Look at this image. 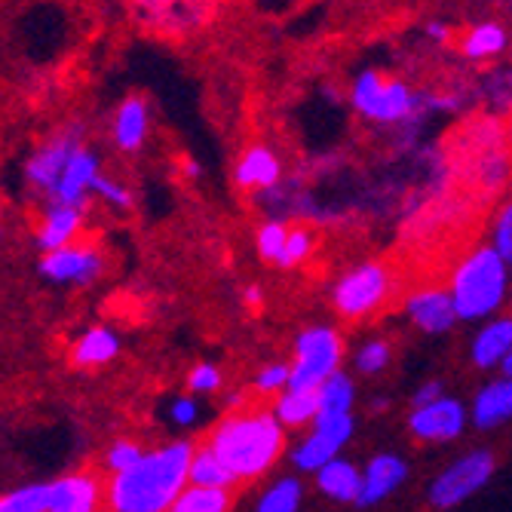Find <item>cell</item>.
<instances>
[{
  "label": "cell",
  "instance_id": "52a82bcc",
  "mask_svg": "<svg viewBox=\"0 0 512 512\" xmlns=\"http://www.w3.org/2000/svg\"><path fill=\"white\" fill-rule=\"evenodd\" d=\"M353 105L371 120L396 123L411 114V92L399 80H384L375 71H365L353 86Z\"/></svg>",
  "mask_w": 512,
  "mask_h": 512
},
{
  "label": "cell",
  "instance_id": "836d02e7",
  "mask_svg": "<svg viewBox=\"0 0 512 512\" xmlns=\"http://www.w3.org/2000/svg\"><path fill=\"white\" fill-rule=\"evenodd\" d=\"M494 246L497 252L512 261V200L503 206V212L497 215V224H494Z\"/></svg>",
  "mask_w": 512,
  "mask_h": 512
},
{
  "label": "cell",
  "instance_id": "7a4b0ae2",
  "mask_svg": "<svg viewBox=\"0 0 512 512\" xmlns=\"http://www.w3.org/2000/svg\"><path fill=\"white\" fill-rule=\"evenodd\" d=\"M283 421L270 414L267 408H246L224 417V421L212 430L209 448L224 460V467L237 476V482L258 479L267 473L276 457L283 454Z\"/></svg>",
  "mask_w": 512,
  "mask_h": 512
},
{
  "label": "cell",
  "instance_id": "f35d334b",
  "mask_svg": "<svg viewBox=\"0 0 512 512\" xmlns=\"http://www.w3.org/2000/svg\"><path fill=\"white\" fill-rule=\"evenodd\" d=\"M442 396V384L439 381H433V384H424L421 390H417V396H414V405H427V402H436Z\"/></svg>",
  "mask_w": 512,
  "mask_h": 512
},
{
  "label": "cell",
  "instance_id": "d590c367",
  "mask_svg": "<svg viewBox=\"0 0 512 512\" xmlns=\"http://www.w3.org/2000/svg\"><path fill=\"white\" fill-rule=\"evenodd\" d=\"M188 384H191L194 393H212V390H218L221 375H218V368H215V365H197V368L191 371Z\"/></svg>",
  "mask_w": 512,
  "mask_h": 512
},
{
  "label": "cell",
  "instance_id": "5bb4252c",
  "mask_svg": "<svg viewBox=\"0 0 512 512\" xmlns=\"http://www.w3.org/2000/svg\"><path fill=\"white\" fill-rule=\"evenodd\" d=\"M99 178V160L92 157L89 151L77 148L74 157L68 160L59 184H56V197L59 203H68V206H77L86 194V188H92V181Z\"/></svg>",
  "mask_w": 512,
  "mask_h": 512
},
{
  "label": "cell",
  "instance_id": "7bdbcfd3",
  "mask_svg": "<svg viewBox=\"0 0 512 512\" xmlns=\"http://www.w3.org/2000/svg\"><path fill=\"white\" fill-rule=\"evenodd\" d=\"M184 172H188V175L194 178V175L200 172V166H197V163H184Z\"/></svg>",
  "mask_w": 512,
  "mask_h": 512
},
{
  "label": "cell",
  "instance_id": "ba28073f",
  "mask_svg": "<svg viewBox=\"0 0 512 512\" xmlns=\"http://www.w3.org/2000/svg\"><path fill=\"white\" fill-rule=\"evenodd\" d=\"M463 424H467L463 405L457 399H442V396L436 402L417 405L408 421L411 433L424 442H448L463 433Z\"/></svg>",
  "mask_w": 512,
  "mask_h": 512
},
{
  "label": "cell",
  "instance_id": "8d00e7d4",
  "mask_svg": "<svg viewBox=\"0 0 512 512\" xmlns=\"http://www.w3.org/2000/svg\"><path fill=\"white\" fill-rule=\"evenodd\" d=\"M92 188H96L105 200H111V203H117V206H129L132 203V197H129V191L126 188H120V184H114V181H108V178H96L92 181Z\"/></svg>",
  "mask_w": 512,
  "mask_h": 512
},
{
  "label": "cell",
  "instance_id": "603a6c76",
  "mask_svg": "<svg viewBox=\"0 0 512 512\" xmlns=\"http://www.w3.org/2000/svg\"><path fill=\"white\" fill-rule=\"evenodd\" d=\"M120 344L108 329H92L74 344V362L77 365H105L117 356Z\"/></svg>",
  "mask_w": 512,
  "mask_h": 512
},
{
  "label": "cell",
  "instance_id": "d6986e66",
  "mask_svg": "<svg viewBox=\"0 0 512 512\" xmlns=\"http://www.w3.org/2000/svg\"><path fill=\"white\" fill-rule=\"evenodd\" d=\"M80 230V215H77V206H56L46 212V221L40 227V249H62V246H71V240L77 237Z\"/></svg>",
  "mask_w": 512,
  "mask_h": 512
},
{
  "label": "cell",
  "instance_id": "b9f144b4",
  "mask_svg": "<svg viewBox=\"0 0 512 512\" xmlns=\"http://www.w3.org/2000/svg\"><path fill=\"white\" fill-rule=\"evenodd\" d=\"M430 34L439 37V40H445V25H430Z\"/></svg>",
  "mask_w": 512,
  "mask_h": 512
},
{
  "label": "cell",
  "instance_id": "30bf717a",
  "mask_svg": "<svg viewBox=\"0 0 512 512\" xmlns=\"http://www.w3.org/2000/svg\"><path fill=\"white\" fill-rule=\"evenodd\" d=\"M408 316L421 325L424 332L436 335V332H448L451 325L460 319L457 316V304L454 295L445 289H421L408 298Z\"/></svg>",
  "mask_w": 512,
  "mask_h": 512
},
{
  "label": "cell",
  "instance_id": "4dcf8cb0",
  "mask_svg": "<svg viewBox=\"0 0 512 512\" xmlns=\"http://www.w3.org/2000/svg\"><path fill=\"white\" fill-rule=\"evenodd\" d=\"M310 234L307 230H289V240H286V249H283V255L276 258V264L279 267H295V264H301L307 255H310Z\"/></svg>",
  "mask_w": 512,
  "mask_h": 512
},
{
  "label": "cell",
  "instance_id": "9a60e30c",
  "mask_svg": "<svg viewBox=\"0 0 512 512\" xmlns=\"http://www.w3.org/2000/svg\"><path fill=\"white\" fill-rule=\"evenodd\" d=\"M316 482H319V491L325 497H332V500H356L362 497V488H365V479L359 476V470L353 467V463L347 460H329L322 470H316Z\"/></svg>",
  "mask_w": 512,
  "mask_h": 512
},
{
  "label": "cell",
  "instance_id": "d6a6232c",
  "mask_svg": "<svg viewBox=\"0 0 512 512\" xmlns=\"http://www.w3.org/2000/svg\"><path fill=\"white\" fill-rule=\"evenodd\" d=\"M142 457H145V454L138 451V445H132V442H117V445L108 451V470H111V473L132 470Z\"/></svg>",
  "mask_w": 512,
  "mask_h": 512
},
{
  "label": "cell",
  "instance_id": "2e32d148",
  "mask_svg": "<svg viewBox=\"0 0 512 512\" xmlns=\"http://www.w3.org/2000/svg\"><path fill=\"white\" fill-rule=\"evenodd\" d=\"M512 417V378H500L494 384H488L473 405V421L479 430H491Z\"/></svg>",
  "mask_w": 512,
  "mask_h": 512
},
{
  "label": "cell",
  "instance_id": "8fae6325",
  "mask_svg": "<svg viewBox=\"0 0 512 512\" xmlns=\"http://www.w3.org/2000/svg\"><path fill=\"white\" fill-rule=\"evenodd\" d=\"M77 132H65L59 138H53V142H46L28 163V178L37 184V188H53L56 191V184L68 166V160L74 157L77 151Z\"/></svg>",
  "mask_w": 512,
  "mask_h": 512
},
{
  "label": "cell",
  "instance_id": "ac0fdd59",
  "mask_svg": "<svg viewBox=\"0 0 512 512\" xmlns=\"http://www.w3.org/2000/svg\"><path fill=\"white\" fill-rule=\"evenodd\" d=\"M148 135V105L142 99H126L123 108L117 111V123H114V142L123 151H138Z\"/></svg>",
  "mask_w": 512,
  "mask_h": 512
},
{
  "label": "cell",
  "instance_id": "ffe728a7",
  "mask_svg": "<svg viewBox=\"0 0 512 512\" xmlns=\"http://www.w3.org/2000/svg\"><path fill=\"white\" fill-rule=\"evenodd\" d=\"M279 181V160L267 148H252L237 166L240 188H270Z\"/></svg>",
  "mask_w": 512,
  "mask_h": 512
},
{
  "label": "cell",
  "instance_id": "7402d4cb",
  "mask_svg": "<svg viewBox=\"0 0 512 512\" xmlns=\"http://www.w3.org/2000/svg\"><path fill=\"white\" fill-rule=\"evenodd\" d=\"M319 414V387H289L286 396H279L276 402V417L283 424H307L310 417Z\"/></svg>",
  "mask_w": 512,
  "mask_h": 512
},
{
  "label": "cell",
  "instance_id": "f1b7e54d",
  "mask_svg": "<svg viewBox=\"0 0 512 512\" xmlns=\"http://www.w3.org/2000/svg\"><path fill=\"white\" fill-rule=\"evenodd\" d=\"M316 433H322L325 439L335 442V445H347V439L353 436L350 411L347 414H319L316 417Z\"/></svg>",
  "mask_w": 512,
  "mask_h": 512
},
{
  "label": "cell",
  "instance_id": "8992f818",
  "mask_svg": "<svg viewBox=\"0 0 512 512\" xmlns=\"http://www.w3.org/2000/svg\"><path fill=\"white\" fill-rule=\"evenodd\" d=\"M491 473H494V457L488 451H473L467 457H460L433 482L430 503L439 506V509L457 506L467 497H473L479 488H485Z\"/></svg>",
  "mask_w": 512,
  "mask_h": 512
},
{
  "label": "cell",
  "instance_id": "60d3db41",
  "mask_svg": "<svg viewBox=\"0 0 512 512\" xmlns=\"http://www.w3.org/2000/svg\"><path fill=\"white\" fill-rule=\"evenodd\" d=\"M500 368H503V375H506V378H512V350L506 353V359L500 362Z\"/></svg>",
  "mask_w": 512,
  "mask_h": 512
},
{
  "label": "cell",
  "instance_id": "d4e9b609",
  "mask_svg": "<svg viewBox=\"0 0 512 512\" xmlns=\"http://www.w3.org/2000/svg\"><path fill=\"white\" fill-rule=\"evenodd\" d=\"M503 46H506V31L494 22L476 25L467 37H463V53H467L470 59L497 56V53H503Z\"/></svg>",
  "mask_w": 512,
  "mask_h": 512
},
{
  "label": "cell",
  "instance_id": "f546056e",
  "mask_svg": "<svg viewBox=\"0 0 512 512\" xmlns=\"http://www.w3.org/2000/svg\"><path fill=\"white\" fill-rule=\"evenodd\" d=\"M286 240H289V230H286L283 224H279V221L264 224V227L258 230V252H261V258L276 261L279 255H283V249H286Z\"/></svg>",
  "mask_w": 512,
  "mask_h": 512
},
{
  "label": "cell",
  "instance_id": "5b68a950",
  "mask_svg": "<svg viewBox=\"0 0 512 512\" xmlns=\"http://www.w3.org/2000/svg\"><path fill=\"white\" fill-rule=\"evenodd\" d=\"M390 298V270L384 264H362L350 270L332 292V301L341 316L356 319L378 310Z\"/></svg>",
  "mask_w": 512,
  "mask_h": 512
},
{
  "label": "cell",
  "instance_id": "4fadbf2b",
  "mask_svg": "<svg viewBox=\"0 0 512 512\" xmlns=\"http://www.w3.org/2000/svg\"><path fill=\"white\" fill-rule=\"evenodd\" d=\"M402 479H405V463L393 454H378L365 470V488H362L359 503L371 506V503L384 500L387 494H393L402 485Z\"/></svg>",
  "mask_w": 512,
  "mask_h": 512
},
{
  "label": "cell",
  "instance_id": "4316f807",
  "mask_svg": "<svg viewBox=\"0 0 512 512\" xmlns=\"http://www.w3.org/2000/svg\"><path fill=\"white\" fill-rule=\"evenodd\" d=\"M338 448H341V445L329 442L322 433H313L304 445H298V451L292 454V460H295V467H298V470L313 473V470H322L329 460H335Z\"/></svg>",
  "mask_w": 512,
  "mask_h": 512
},
{
  "label": "cell",
  "instance_id": "e0dca14e",
  "mask_svg": "<svg viewBox=\"0 0 512 512\" xmlns=\"http://www.w3.org/2000/svg\"><path fill=\"white\" fill-rule=\"evenodd\" d=\"M512 350V316L494 319L473 341V362L479 368H494Z\"/></svg>",
  "mask_w": 512,
  "mask_h": 512
},
{
  "label": "cell",
  "instance_id": "1f68e13d",
  "mask_svg": "<svg viewBox=\"0 0 512 512\" xmlns=\"http://www.w3.org/2000/svg\"><path fill=\"white\" fill-rule=\"evenodd\" d=\"M390 362V347L384 341H371L368 347H362V353L356 356V365L365 375H378V371Z\"/></svg>",
  "mask_w": 512,
  "mask_h": 512
},
{
  "label": "cell",
  "instance_id": "6da1fadb",
  "mask_svg": "<svg viewBox=\"0 0 512 512\" xmlns=\"http://www.w3.org/2000/svg\"><path fill=\"white\" fill-rule=\"evenodd\" d=\"M194 448L188 442L145 454L132 470L114 473L105 485V506L117 512H163L172 509L184 482L191 479Z\"/></svg>",
  "mask_w": 512,
  "mask_h": 512
},
{
  "label": "cell",
  "instance_id": "484cf974",
  "mask_svg": "<svg viewBox=\"0 0 512 512\" xmlns=\"http://www.w3.org/2000/svg\"><path fill=\"white\" fill-rule=\"evenodd\" d=\"M350 405H353V381L341 375V371H335V375L319 387V414H347Z\"/></svg>",
  "mask_w": 512,
  "mask_h": 512
},
{
  "label": "cell",
  "instance_id": "ab89813d",
  "mask_svg": "<svg viewBox=\"0 0 512 512\" xmlns=\"http://www.w3.org/2000/svg\"><path fill=\"white\" fill-rule=\"evenodd\" d=\"M246 304H249V307H258V304H261V289H258V286H249V289H246Z\"/></svg>",
  "mask_w": 512,
  "mask_h": 512
},
{
  "label": "cell",
  "instance_id": "cb8c5ba5",
  "mask_svg": "<svg viewBox=\"0 0 512 512\" xmlns=\"http://www.w3.org/2000/svg\"><path fill=\"white\" fill-rule=\"evenodd\" d=\"M191 482L194 485H215V488H230L237 485V476L224 467V460L206 445L203 451H194L191 460Z\"/></svg>",
  "mask_w": 512,
  "mask_h": 512
},
{
  "label": "cell",
  "instance_id": "3957f363",
  "mask_svg": "<svg viewBox=\"0 0 512 512\" xmlns=\"http://www.w3.org/2000/svg\"><path fill=\"white\" fill-rule=\"evenodd\" d=\"M506 264L509 261L497 252V246L476 249L457 264L451 276V295L460 319H485L503 304L509 279Z\"/></svg>",
  "mask_w": 512,
  "mask_h": 512
},
{
  "label": "cell",
  "instance_id": "7c38bea8",
  "mask_svg": "<svg viewBox=\"0 0 512 512\" xmlns=\"http://www.w3.org/2000/svg\"><path fill=\"white\" fill-rule=\"evenodd\" d=\"M102 261L92 249L83 246H62L50 249L46 258L40 261V273L56 279V283H74V279H92L99 273Z\"/></svg>",
  "mask_w": 512,
  "mask_h": 512
},
{
  "label": "cell",
  "instance_id": "e575fe53",
  "mask_svg": "<svg viewBox=\"0 0 512 512\" xmlns=\"http://www.w3.org/2000/svg\"><path fill=\"white\" fill-rule=\"evenodd\" d=\"M289 381H292V368L289 365H267L261 375H258L255 387L261 393H276V390H283Z\"/></svg>",
  "mask_w": 512,
  "mask_h": 512
},
{
  "label": "cell",
  "instance_id": "83f0119b",
  "mask_svg": "<svg viewBox=\"0 0 512 512\" xmlns=\"http://www.w3.org/2000/svg\"><path fill=\"white\" fill-rule=\"evenodd\" d=\"M301 503V482L298 479H279L261 500L258 509L261 512H295Z\"/></svg>",
  "mask_w": 512,
  "mask_h": 512
},
{
  "label": "cell",
  "instance_id": "9c48e42d",
  "mask_svg": "<svg viewBox=\"0 0 512 512\" xmlns=\"http://www.w3.org/2000/svg\"><path fill=\"white\" fill-rule=\"evenodd\" d=\"M105 485L96 476H68L59 482H46L43 512H92L102 506Z\"/></svg>",
  "mask_w": 512,
  "mask_h": 512
},
{
  "label": "cell",
  "instance_id": "74e56055",
  "mask_svg": "<svg viewBox=\"0 0 512 512\" xmlns=\"http://www.w3.org/2000/svg\"><path fill=\"white\" fill-rule=\"evenodd\" d=\"M172 417L178 424H191L194 417H197V405L191 402V399H178L175 405H172Z\"/></svg>",
  "mask_w": 512,
  "mask_h": 512
},
{
  "label": "cell",
  "instance_id": "44dd1931",
  "mask_svg": "<svg viewBox=\"0 0 512 512\" xmlns=\"http://www.w3.org/2000/svg\"><path fill=\"white\" fill-rule=\"evenodd\" d=\"M234 506L227 488H215V485H191L178 494V500L172 503V512H227Z\"/></svg>",
  "mask_w": 512,
  "mask_h": 512
},
{
  "label": "cell",
  "instance_id": "277c9868",
  "mask_svg": "<svg viewBox=\"0 0 512 512\" xmlns=\"http://www.w3.org/2000/svg\"><path fill=\"white\" fill-rule=\"evenodd\" d=\"M341 362V338L332 329H310L298 338L289 387H322Z\"/></svg>",
  "mask_w": 512,
  "mask_h": 512
}]
</instances>
